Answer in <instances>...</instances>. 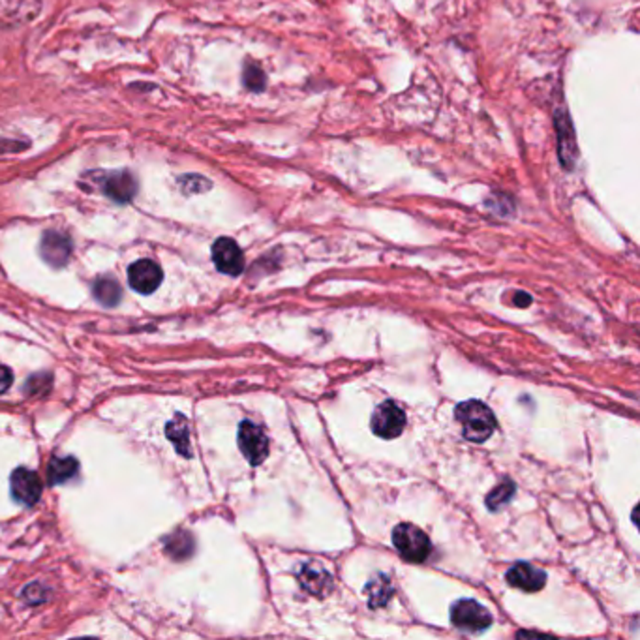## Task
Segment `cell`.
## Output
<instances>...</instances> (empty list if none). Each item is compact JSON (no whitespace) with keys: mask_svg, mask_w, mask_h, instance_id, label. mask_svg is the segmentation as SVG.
I'll use <instances>...</instances> for the list:
<instances>
[{"mask_svg":"<svg viewBox=\"0 0 640 640\" xmlns=\"http://www.w3.org/2000/svg\"><path fill=\"white\" fill-rule=\"evenodd\" d=\"M456 421L462 424V434L473 443H483L494 434L498 421L492 409L479 400H466L454 409Z\"/></svg>","mask_w":640,"mask_h":640,"instance_id":"obj_1","label":"cell"},{"mask_svg":"<svg viewBox=\"0 0 640 640\" xmlns=\"http://www.w3.org/2000/svg\"><path fill=\"white\" fill-rule=\"evenodd\" d=\"M392 545L399 550V554L407 562L421 564L432 552L431 539L421 528L414 524H399L392 530Z\"/></svg>","mask_w":640,"mask_h":640,"instance_id":"obj_2","label":"cell"},{"mask_svg":"<svg viewBox=\"0 0 640 640\" xmlns=\"http://www.w3.org/2000/svg\"><path fill=\"white\" fill-rule=\"evenodd\" d=\"M451 621L461 631L481 633L492 626V616L478 601L461 599L451 606Z\"/></svg>","mask_w":640,"mask_h":640,"instance_id":"obj_3","label":"cell"},{"mask_svg":"<svg viewBox=\"0 0 640 640\" xmlns=\"http://www.w3.org/2000/svg\"><path fill=\"white\" fill-rule=\"evenodd\" d=\"M406 423H407V419L402 409L395 402L385 400L383 404H380L374 409L370 424H372V432L377 438L395 439L404 432Z\"/></svg>","mask_w":640,"mask_h":640,"instance_id":"obj_4","label":"cell"},{"mask_svg":"<svg viewBox=\"0 0 640 640\" xmlns=\"http://www.w3.org/2000/svg\"><path fill=\"white\" fill-rule=\"evenodd\" d=\"M239 449L252 466H259L269 456V439L261 426L242 421L239 426Z\"/></svg>","mask_w":640,"mask_h":640,"instance_id":"obj_5","label":"cell"},{"mask_svg":"<svg viewBox=\"0 0 640 640\" xmlns=\"http://www.w3.org/2000/svg\"><path fill=\"white\" fill-rule=\"evenodd\" d=\"M163 273L153 259H139L128 269V282L141 295H149L160 288Z\"/></svg>","mask_w":640,"mask_h":640,"instance_id":"obj_6","label":"cell"},{"mask_svg":"<svg viewBox=\"0 0 640 640\" xmlns=\"http://www.w3.org/2000/svg\"><path fill=\"white\" fill-rule=\"evenodd\" d=\"M212 261L220 273L229 276H239L244 269V256L239 244L233 239L222 237L212 244Z\"/></svg>","mask_w":640,"mask_h":640,"instance_id":"obj_7","label":"cell"},{"mask_svg":"<svg viewBox=\"0 0 640 640\" xmlns=\"http://www.w3.org/2000/svg\"><path fill=\"white\" fill-rule=\"evenodd\" d=\"M10 488L13 500L23 505H35L42 496V479L36 471L18 468L10 478Z\"/></svg>","mask_w":640,"mask_h":640,"instance_id":"obj_8","label":"cell"},{"mask_svg":"<svg viewBox=\"0 0 640 640\" xmlns=\"http://www.w3.org/2000/svg\"><path fill=\"white\" fill-rule=\"evenodd\" d=\"M40 254L45 264L51 267H62L70 259L72 242L67 235L59 232H45L40 242Z\"/></svg>","mask_w":640,"mask_h":640,"instance_id":"obj_9","label":"cell"},{"mask_svg":"<svg viewBox=\"0 0 640 640\" xmlns=\"http://www.w3.org/2000/svg\"><path fill=\"white\" fill-rule=\"evenodd\" d=\"M505 581L515 588L524 589V592H539V589H543V586L547 584V573L532 564L522 562L515 564L507 571Z\"/></svg>","mask_w":640,"mask_h":640,"instance_id":"obj_10","label":"cell"},{"mask_svg":"<svg viewBox=\"0 0 640 640\" xmlns=\"http://www.w3.org/2000/svg\"><path fill=\"white\" fill-rule=\"evenodd\" d=\"M104 192L107 194V198H111L113 201L128 203L138 192V183H136V178L130 175L128 171L111 173V175H107L106 183H104Z\"/></svg>","mask_w":640,"mask_h":640,"instance_id":"obj_11","label":"cell"},{"mask_svg":"<svg viewBox=\"0 0 640 640\" xmlns=\"http://www.w3.org/2000/svg\"><path fill=\"white\" fill-rule=\"evenodd\" d=\"M188 434H190L188 432V421H186V417H183L180 414H177L173 417V421L166 426V436L170 438V441L175 446L177 453L185 454V456H192Z\"/></svg>","mask_w":640,"mask_h":640,"instance_id":"obj_12","label":"cell"},{"mask_svg":"<svg viewBox=\"0 0 640 640\" xmlns=\"http://www.w3.org/2000/svg\"><path fill=\"white\" fill-rule=\"evenodd\" d=\"M301 584L310 589V592L318 594L320 597L323 594H327L331 589L333 582H331V574L323 571L321 567H316V565H306L301 573Z\"/></svg>","mask_w":640,"mask_h":640,"instance_id":"obj_13","label":"cell"},{"mask_svg":"<svg viewBox=\"0 0 640 640\" xmlns=\"http://www.w3.org/2000/svg\"><path fill=\"white\" fill-rule=\"evenodd\" d=\"M79 470V462L74 456H64V458H53L47 468V481L51 485L67 483L75 478Z\"/></svg>","mask_w":640,"mask_h":640,"instance_id":"obj_14","label":"cell"},{"mask_svg":"<svg viewBox=\"0 0 640 640\" xmlns=\"http://www.w3.org/2000/svg\"><path fill=\"white\" fill-rule=\"evenodd\" d=\"M94 297L96 301L104 304V306H115L119 304L121 297H122V289L119 286V282L115 280L111 276H102L98 278L94 282Z\"/></svg>","mask_w":640,"mask_h":640,"instance_id":"obj_15","label":"cell"},{"mask_svg":"<svg viewBox=\"0 0 640 640\" xmlns=\"http://www.w3.org/2000/svg\"><path fill=\"white\" fill-rule=\"evenodd\" d=\"M367 592H368V604L372 609H377V606H383L391 599L392 588L387 577H380L377 581L368 582Z\"/></svg>","mask_w":640,"mask_h":640,"instance_id":"obj_16","label":"cell"},{"mask_svg":"<svg viewBox=\"0 0 640 640\" xmlns=\"http://www.w3.org/2000/svg\"><path fill=\"white\" fill-rule=\"evenodd\" d=\"M513 496H515V483L505 479L502 485H498L486 496V507L490 509V511H500L502 507H505L509 502H511Z\"/></svg>","mask_w":640,"mask_h":640,"instance_id":"obj_17","label":"cell"},{"mask_svg":"<svg viewBox=\"0 0 640 640\" xmlns=\"http://www.w3.org/2000/svg\"><path fill=\"white\" fill-rule=\"evenodd\" d=\"M166 550L177 557V560H185V557H188L194 550V541L190 537V533L183 532V533H175L168 539L166 543Z\"/></svg>","mask_w":640,"mask_h":640,"instance_id":"obj_18","label":"cell"},{"mask_svg":"<svg viewBox=\"0 0 640 640\" xmlns=\"http://www.w3.org/2000/svg\"><path fill=\"white\" fill-rule=\"evenodd\" d=\"M244 85L249 87L250 91H261L265 87V74L261 72L259 67L256 64H246L244 68Z\"/></svg>","mask_w":640,"mask_h":640,"instance_id":"obj_19","label":"cell"},{"mask_svg":"<svg viewBox=\"0 0 640 640\" xmlns=\"http://www.w3.org/2000/svg\"><path fill=\"white\" fill-rule=\"evenodd\" d=\"M178 183H180V188H183L186 194H201L210 188V183L201 175H186L180 178Z\"/></svg>","mask_w":640,"mask_h":640,"instance_id":"obj_20","label":"cell"},{"mask_svg":"<svg viewBox=\"0 0 640 640\" xmlns=\"http://www.w3.org/2000/svg\"><path fill=\"white\" fill-rule=\"evenodd\" d=\"M12 383H13L12 370L8 367H4V365H0V395L6 392L12 387Z\"/></svg>","mask_w":640,"mask_h":640,"instance_id":"obj_21","label":"cell"},{"mask_svg":"<svg viewBox=\"0 0 640 640\" xmlns=\"http://www.w3.org/2000/svg\"><path fill=\"white\" fill-rule=\"evenodd\" d=\"M515 304L517 306H530L532 304V297H530V295L528 293H517L515 295Z\"/></svg>","mask_w":640,"mask_h":640,"instance_id":"obj_22","label":"cell"}]
</instances>
